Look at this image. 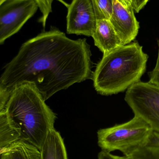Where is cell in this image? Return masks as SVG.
<instances>
[{"instance_id":"7","label":"cell","mask_w":159,"mask_h":159,"mask_svg":"<svg viewBox=\"0 0 159 159\" xmlns=\"http://www.w3.org/2000/svg\"><path fill=\"white\" fill-rule=\"evenodd\" d=\"M67 7V33L92 36L97 19L91 0H73Z\"/></svg>"},{"instance_id":"4","label":"cell","mask_w":159,"mask_h":159,"mask_svg":"<svg viewBox=\"0 0 159 159\" xmlns=\"http://www.w3.org/2000/svg\"><path fill=\"white\" fill-rule=\"evenodd\" d=\"M153 132L144 120L134 116L128 122L99 130L98 144L103 151L118 150L128 157L143 146Z\"/></svg>"},{"instance_id":"20","label":"cell","mask_w":159,"mask_h":159,"mask_svg":"<svg viewBox=\"0 0 159 159\" xmlns=\"http://www.w3.org/2000/svg\"><path fill=\"white\" fill-rule=\"evenodd\" d=\"M119 1L125 6H132V0H119Z\"/></svg>"},{"instance_id":"12","label":"cell","mask_w":159,"mask_h":159,"mask_svg":"<svg viewBox=\"0 0 159 159\" xmlns=\"http://www.w3.org/2000/svg\"><path fill=\"white\" fill-rule=\"evenodd\" d=\"M21 137L18 126L9 117L5 109L0 111V154Z\"/></svg>"},{"instance_id":"19","label":"cell","mask_w":159,"mask_h":159,"mask_svg":"<svg viewBox=\"0 0 159 159\" xmlns=\"http://www.w3.org/2000/svg\"><path fill=\"white\" fill-rule=\"evenodd\" d=\"M98 159H120L119 156H115L111 153L102 150L98 154Z\"/></svg>"},{"instance_id":"5","label":"cell","mask_w":159,"mask_h":159,"mask_svg":"<svg viewBox=\"0 0 159 159\" xmlns=\"http://www.w3.org/2000/svg\"><path fill=\"white\" fill-rule=\"evenodd\" d=\"M125 100L134 116L143 119L159 134V87L140 81L127 89Z\"/></svg>"},{"instance_id":"6","label":"cell","mask_w":159,"mask_h":159,"mask_svg":"<svg viewBox=\"0 0 159 159\" xmlns=\"http://www.w3.org/2000/svg\"><path fill=\"white\" fill-rule=\"evenodd\" d=\"M38 8L34 0H5L0 5V45L19 31Z\"/></svg>"},{"instance_id":"2","label":"cell","mask_w":159,"mask_h":159,"mask_svg":"<svg viewBox=\"0 0 159 159\" xmlns=\"http://www.w3.org/2000/svg\"><path fill=\"white\" fill-rule=\"evenodd\" d=\"M4 109L20 129V138L40 150L57 117L35 86L25 82L14 87Z\"/></svg>"},{"instance_id":"21","label":"cell","mask_w":159,"mask_h":159,"mask_svg":"<svg viewBox=\"0 0 159 159\" xmlns=\"http://www.w3.org/2000/svg\"><path fill=\"white\" fill-rule=\"evenodd\" d=\"M5 0H0V5Z\"/></svg>"},{"instance_id":"8","label":"cell","mask_w":159,"mask_h":159,"mask_svg":"<svg viewBox=\"0 0 159 159\" xmlns=\"http://www.w3.org/2000/svg\"><path fill=\"white\" fill-rule=\"evenodd\" d=\"M132 7H126L119 0H113L112 14L109 21L122 45L130 43L139 32L137 21Z\"/></svg>"},{"instance_id":"14","label":"cell","mask_w":159,"mask_h":159,"mask_svg":"<svg viewBox=\"0 0 159 159\" xmlns=\"http://www.w3.org/2000/svg\"><path fill=\"white\" fill-rule=\"evenodd\" d=\"M91 1L97 20H109L112 14L113 0Z\"/></svg>"},{"instance_id":"3","label":"cell","mask_w":159,"mask_h":159,"mask_svg":"<svg viewBox=\"0 0 159 159\" xmlns=\"http://www.w3.org/2000/svg\"><path fill=\"white\" fill-rule=\"evenodd\" d=\"M148 58L138 42L122 45L103 55L93 74L95 90L110 95L128 89L140 81Z\"/></svg>"},{"instance_id":"16","label":"cell","mask_w":159,"mask_h":159,"mask_svg":"<svg viewBox=\"0 0 159 159\" xmlns=\"http://www.w3.org/2000/svg\"><path fill=\"white\" fill-rule=\"evenodd\" d=\"M158 52L157 59L154 70L149 73V83L159 87V39L158 40Z\"/></svg>"},{"instance_id":"13","label":"cell","mask_w":159,"mask_h":159,"mask_svg":"<svg viewBox=\"0 0 159 159\" xmlns=\"http://www.w3.org/2000/svg\"><path fill=\"white\" fill-rule=\"evenodd\" d=\"M120 159H159V134L153 131L145 144L128 157Z\"/></svg>"},{"instance_id":"22","label":"cell","mask_w":159,"mask_h":159,"mask_svg":"<svg viewBox=\"0 0 159 159\" xmlns=\"http://www.w3.org/2000/svg\"><path fill=\"white\" fill-rule=\"evenodd\" d=\"M0 159H2L1 158H0Z\"/></svg>"},{"instance_id":"18","label":"cell","mask_w":159,"mask_h":159,"mask_svg":"<svg viewBox=\"0 0 159 159\" xmlns=\"http://www.w3.org/2000/svg\"><path fill=\"white\" fill-rule=\"evenodd\" d=\"M149 0H132L131 6L134 12H140L147 3Z\"/></svg>"},{"instance_id":"9","label":"cell","mask_w":159,"mask_h":159,"mask_svg":"<svg viewBox=\"0 0 159 159\" xmlns=\"http://www.w3.org/2000/svg\"><path fill=\"white\" fill-rule=\"evenodd\" d=\"M92 37L95 46L103 55L122 45L109 20H97L96 28Z\"/></svg>"},{"instance_id":"17","label":"cell","mask_w":159,"mask_h":159,"mask_svg":"<svg viewBox=\"0 0 159 159\" xmlns=\"http://www.w3.org/2000/svg\"><path fill=\"white\" fill-rule=\"evenodd\" d=\"M10 92L0 85V111L4 109Z\"/></svg>"},{"instance_id":"15","label":"cell","mask_w":159,"mask_h":159,"mask_svg":"<svg viewBox=\"0 0 159 159\" xmlns=\"http://www.w3.org/2000/svg\"><path fill=\"white\" fill-rule=\"evenodd\" d=\"M37 4L38 8L42 13L40 22L44 28L45 27L48 18L52 12V4L54 0H34Z\"/></svg>"},{"instance_id":"1","label":"cell","mask_w":159,"mask_h":159,"mask_svg":"<svg viewBox=\"0 0 159 159\" xmlns=\"http://www.w3.org/2000/svg\"><path fill=\"white\" fill-rule=\"evenodd\" d=\"M90 47L53 28L24 43L4 67L0 85L10 92L17 85L33 84L45 101L75 83L92 79Z\"/></svg>"},{"instance_id":"10","label":"cell","mask_w":159,"mask_h":159,"mask_svg":"<svg viewBox=\"0 0 159 159\" xmlns=\"http://www.w3.org/2000/svg\"><path fill=\"white\" fill-rule=\"evenodd\" d=\"M40 151V159H68L64 140L55 129L46 136Z\"/></svg>"},{"instance_id":"11","label":"cell","mask_w":159,"mask_h":159,"mask_svg":"<svg viewBox=\"0 0 159 159\" xmlns=\"http://www.w3.org/2000/svg\"><path fill=\"white\" fill-rule=\"evenodd\" d=\"M2 159H40V151L34 146L20 138L2 150Z\"/></svg>"}]
</instances>
